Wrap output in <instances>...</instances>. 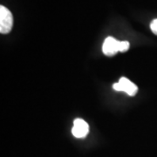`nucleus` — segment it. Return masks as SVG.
I'll use <instances>...</instances> for the list:
<instances>
[{
    "label": "nucleus",
    "mask_w": 157,
    "mask_h": 157,
    "mask_svg": "<svg viewBox=\"0 0 157 157\" xmlns=\"http://www.w3.org/2000/svg\"><path fill=\"white\" fill-rule=\"evenodd\" d=\"M130 47V44L128 41H121L120 42V47H119V51L121 52H125L128 50Z\"/></svg>",
    "instance_id": "nucleus-5"
},
{
    "label": "nucleus",
    "mask_w": 157,
    "mask_h": 157,
    "mask_svg": "<svg viewBox=\"0 0 157 157\" xmlns=\"http://www.w3.org/2000/svg\"><path fill=\"white\" fill-rule=\"evenodd\" d=\"M89 132L88 124L82 119H76L73 122L72 133L76 138H84Z\"/></svg>",
    "instance_id": "nucleus-4"
},
{
    "label": "nucleus",
    "mask_w": 157,
    "mask_h": 157,
    "mask_svg": "<svg viewBox=\"0 0 157 157\" xmlns=\"http://www.w3.org/2000/svg\"><path fill=\"white\" fill-rule=\"evenodd\" d=\"M13 25V17L11 12L6 7L0 6V33L2 34L9 33Z\"/></svg>",
    "instance_id": "nucleus-1"
},
{
    "label": "nucleus",
    "mask_w": 157,
    "mask_h": 157,
    "mask_svg": "<svg viewBox=\"0 0 157 157\" xmlns=\"http://www.w3.org/2000/svg\"><path fill=\"white\" fill-rule=\"evenodd\" d=\"M120 42L121 41H119L113 37H107V39H105L103 43V46H102L103 53L108 57L115 55L118 52H120L119 51Z\"/></svg>",
    "instance_id": "nucleus-3"
},
{
    "label": "nucleus",
    "mask_w": 157,
    "mask_h": 157,
    "mask_svg": "<svg viewBox=\"0 0 157 157\" xmlns=\"http://www.w3.org/2000/svg\"><path fill=\"white\" fill-rule=\"evenodd\" d=\"M150 28H151L152 32L157 35V19H155L152 21L151 25H150Z\"/></svg>",
    "instance_id": "nucleus-6"
},
{
    "label": "nucleus",
    "mask_w": 157,
    "mask_h": 157,
    "mask_svg": "<svg viewBox=\"0 0 157 157\" xmlns=\"http://www.w3.org/2000/svg\"><path fill=\"white\" fill-rule=\"evenodd\" d=\"M113 87L118 92H125L130 96L135 95L138 91V87L136 86V85L125 77L120 78L119 82L113 84Z\"/></svg>",
    "instance_id": "nucleus-2"
}]
</instances>
